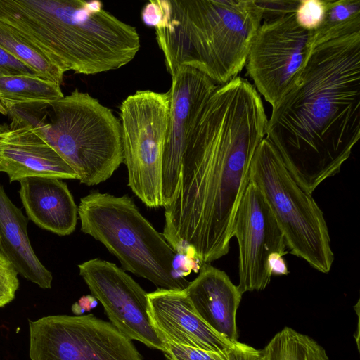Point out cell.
Here are the masks:
<instances>
[{"mask_svg":"<svg viewBox=\"0 0 360 360\" xmlns=\"http://www.w3.org/2000/svg\"><path fill=\"white\" fill-rule=\"evenodd\" d=\"M270 266L272 275H287L288 270L282 256L275 255L270 259Z\"/></svg>","mask_w":360,"mask_h":360,"instance_id":"29","label":"cell"},{"mask_svg":"<svg viewBox=\"0 0 360 360\" xmlns=\"http://www.w3.org/2000/svg\"><path fill=\"white\" fill-rule=\"evenodd\" d=\"M98 300L93 295H86L82 297L77 304L85 311H89L96 307Z\"/></svg>","mask_w":360,"mask_h":360,"instance_id":"30","label":"cell"},{"mask_svg":"<svg viewBox=\"0 0 360 360\" xmlns=\"http://www.w3.org/2000/svg\"><path fill=\"white\" fill-rule=\"evenodd\" d=\"M250 181L264 197L290 253L316 270L328 273L334 254L323 213L312 194L297 184L266 137L252 158Z\"/></svg>","mask_w":360,"mask_h":360,"instance_id":"7","label":"cell"},{"mask_svg":"<svg viewBox=\"0 0 360 360\" xmlns=\"http://www.w3.org/2000/svg\"><path fill=\"white\" fill-rule=\"evenodd\" d=\"M239 248V284L242 294L266 288L272 276V256L288 253L284 236L259 188L251 181L235 218L233 237Z\"/></svg>","mask_w":360,"mask_h":360,"instance_id":"12","label":"cell"},{"mask_svg":"<svg viewBox=\"0 0 360 360\" xmlns=\"http://www.w3.org/2000/svg\"><path fill=\"white\" fill-rule=\"evenodd\" d=\"M27 228V218L0 184V252L21 276L41 288H51L52 274L36 255Z\"/></svg>","mask_w":360,"mask_h":360,"instance_id":"18","label":"cell"},{"mask_svg":"<svg viewBox=\"0 0 360 360\" xmlns=\"http://www.w3.org/2000/svg\"><path fill=\"white\" fill-rule=\"evenodd\" d=\"M218 86L200 71L180 67L172 77L167 131L162 163V207L173 200L179 186L181 163L189 137Z\"/></svg>","mask_w":360,"mask_h":360,"instance_id":"13","label":"cell"},{"mask_svg":"<svg viewBox=\"0 0 360 360\" xmlns=\"http://www.w3.org/2000/svg\"><path fill=\"white\" fill-rule=\"evenodd\" d=\"M169 109L167 92L150 90L136 91L120 107L128 186L150 208L162 207V163Z\"/></svg>","mask_w":360,"mask_h":360,"instance_id":"8","label":"cell"},{"mask_svg":"<svg viewBox=\"0 0 360 360\" xmlns=\"http://www.w3.org/2000/svg\"><path fill=\"white\" fill-rule=\"evenodd\" d=\"M152 321L164 342L213 352L232 342L210 328L193 308L184 290L157 289L148 293Z\"/></svg>","mask_w":360,"mask_h":360,"instance_id":"15","label":"cell"},{"mask_svg":"<svg viewBox=\"0 0 360 360\" xmlns=\"http://www.w3.org/2000/svg\"><path fill=\"white\" fill-rule=\"evenodd\" d=\"M164 345L165 349L162 352L168 360H228V350L207 351L169 342H164Z\"/></svg>","mask_w":360,"mask_h":360,"instance_id":"23","label":"cell"},{"mask_svg":"<svg viewBox=\"0 0 360 360\" xmlns=\"http://www.w3.org/2000/svg\"><path fill=\"white\" fill-rule=\"evenodd\" d=\"M81 231L101 242L122 269L158 289L184 290L190 281L174 269L178 253L142 215L133 199L91 191L81 198Z\"/></svg>","mask_w":360,"mask_h":360,"instance_id":"6","label":"cell"},{"mask_svg":"<svg viewBox=\"0 0 360 360\" xmlns=\"http://www.w3.org/2000/svg\"><path fill=\"white\" fill-rule=\"evenodd\" d=\"M326 11L319 27L313 37L330 32L357 18H360V0H325Z\"/></svg>","mask_w":360,"mask_h":360,"instance_id":"22","label":"cell"},{"mask_svg":"<svg viewBox=\"0 0 360 360\" xmlns=\"http://www.w3.org/2000/svg\"><path fill=\"white\" fill-rule=\"evenodd\" d=\"M64 96L60 84L39 77H0V103L8 111L15 105L50 103Z\"/></svg>","mask_w":360,"mask_h":360,"instance_id":"19","label":"cell"},{"mask_svg":"<svg viewBox=\"0 0 360 360\" xmlns=\"http://www.w3.org/2000/svg\"><path fill=\"white\" fill-rule=\"evenodd\" d=\"M263 12L255 0H155L141 19L155 27L168 72L195 68L217 86L245 67Z\"/></svg>","mask_w":360,"mask_h":360,"instance_id":"3","label":"cell"},{"mask_svg":"<svg viewBox=\"0 0 360 360\" xmlns=\"http://www.w3.org/2000/svg\"><path fill=\"white\" fill-rule=\"evenodd\" d=\"M262 353L264 360H329L315 340L287 326L271 338Z\"/></svg>","mask_w":360,"mask_h":360,"instance_id":"21","label":"cell"},{"mask_svg":"<svg viewBox=\"0 0 360 360\" xmlns=\"http://www.w3.org/2000/svg\"><path fill=\"white\" fill-rule=\"evenodd\" d=\"M0 18L35 44L63 72L119 69L140 49L136 27L99 1L0 0Z\"/></svg>","mask_w":360,"mask_h":360,"instance_id":"4","label":"cell"},{"mask_svg":"<svg viewBox=\"0 0 360 360\" xmlns=\"http://www.w3.org/2000/svg\"><path fill=\"white\" fill-rule=\"evenodd\" d=\"M256 3L262 9V20H265L295 13L299 0L256 1Z\"/></svg>","mask_w":360,"mask_h":360,"instance_id":"27","label":"cell"},{"mask_svg":"<svg viewBox=\"0 0 360 360\" xmlns=\"http://www.w3.org/2000/svg\"><path fill=\"white\" fill-rule=\"evenodd\" d=\"M184 291L195 311L210 328L232 342L238 341L236 312L243 294L225 271L204 263Z\"/></svg>","mask_w":360,"mask_h":360,"instance_id":"16","label":"cell"},{"mask_svg":"<svg viewBox=\"0 0 360 360\" xmlns=\"http://www.w3.org/2000/svg\"><path fill=\"white\" fill-rule=\"evenodd\" d=\"M268 119L255 88L236 77L218 86L189 137L179 186L165 207L162 235L201 264L226 255Z\"/></svg>","mask_w":360,"mask_h":360,"instance_id":"1","label":"cell"},{"mask_svg":"<svg viewBox=\"0 0 360 360\" xmlns=\"http://www.w3.org/2000/svg\"><path fill=\"white\" fill-rule=\"evenodd\" d=\"M325 11V0H299L295 20L302 28L314 32L322 23Z\"/></svg>","mask_w":360,"mask_h":360,"instance_id":"24","label":"cell"},{"mask_svg":"<svg viewBox=\"0 0 360 360\" xmlns=\"http://www.w3.org/2000/svg\"><path fill=\"white\" fill-rule=\"evenodd\" d=\"M0 172L13 182L28 177L77 179L74 170L28 124H0Z\"/></svg>","mask_w":360,"mask_h":360,"instance_id":"14","label":"cell"},{"mask_svg":"<svg viewBox=\"0 0 360 360\" xmlns=\"http://www.w3.org/2000/svg\"><path fill=\"white\" fill-rule=\"evenodd\" d=\"M18 272L0 252V307L10 303L19 287Z\"/></svg>","mask_w":360,"mask_h":360,"instance_id":"25","label":"cell"},{"mask_svg":"<svg viewBox=\"0 0 360 360\" xmlns=\"http://www.w3.org/2000/svg\"><path fill=\"white\" fill-rule=\"evenodd\" d=\"M228 360H264L262 350L237 341L227 351Z\"/></svg>","mask_w":360,"mask_h":360,"instance_id":"28","label":"cell"},{"mask_svg":"<svg viewBox=\"0 0 360 360\" xmlns=\"http://www.w3.org/2000/svg\"><path fill=\"white\" fill-rule=\"evenodd\" d=\"M92 295L110 323L129 339L162 352L164 341L152 321L148 293L124 270L99 258L78 265Z\"/></svg>","mask_w":360,"mask_h":360,"instance_id":"11","label":"cell"},{"mask_svg":"<svg viewBox=\"0 0 360 360\" xmlns=\"http://www.w3.org/2000/svg\"><path fill=\"white\" fill-rule=\"evenodd\" d=\"M8 114L32 126L86 186L105 181L124 162L120 121L88 93L76 89L50 103L15 105Z\"/></svg>","mask_w":360,"mask_h":360,"instance_id":"5","label":"cell"},{"mask_svg":"<svg viewBox=\"0 0 360 360\" xmlns=\"http://www.w3.org/2000/svg\"><path fill=\"white\" fill-rule=\"evenodd\" d=\"M30 360H143L132 340L93 314L29 321Z\"/></svg>","mask_w":360,"mask_h":360,"instance_id":"9","label":"cell"},{"mask_svg":"<svg viewBox=\"0 0 360 360\" xmlns=\"http://www.w3.org/2000/svg\"><path fill=\"white\" fill-rule=\"evenodd\" d=\"M0 112L4 115H8L6 110L3 108V106L0 103Z\"/></svg>","mask_w":360,"mask_h":360,"instance_id":"31","label":"cell"},{"mask_svg":"<svg viewBox=\"0 0 360 360\" xmlns=\"http://www.w3.org/2000/svg\"><path fill=\"white\" fill-rule=\"evenodd\" d=\"M0 47L41 78L61 84L64 73L35 44L0 18Z\"/></svg>","mask_w":360,"mask_h":360,"instance_id":"20","label":"cell"},{"mask_svg":"<svg viewBox=\"0 0 360 360\" xmlns=\"http://www.w3.org/2000/svg\"><path fill=\"white\" fill-rule=\"evenodd\" d=\"M313 44V32L300 27L295 13L265 20L255 33L245 68L257 92L274 106L295 82Z\"/></svg>","mask_w":360,"mask_h":360,"instance_id":"10","label":"cell"},{"mask_svg":"<svg viewBox=\"0 0 360 360\" xmlns=\"http://www.w3.org/2000/svg\"><path fill=\"white\" fill-rule=\"evenodd\" d=\"M19 182L20 198L29 219L41 229L60 236L75 231L78 208L62 179L35 176Z\"/></svg>","mask_w":360,"mask_h":360,"instance_id":"17","label":"cell"},{"mask_svg":"<svg viewBox=\"0 0 360 360\" xmlns=\"http://www.w3.org/2000/svg\"><path fill=\"white\" fill-rule=\"evenodd\" d=\"M265 136L306 192L339 173L360 138V18L313 39Z\"/></svg>","mask_w":360,"mask_h":360,"instance_id":"2","label":"cell"},{"mask_svg":"<svg viewBox=\"0 0 360 360\" xmlns=\"http://www.w3.org/2000/svg\"><path fill=\"white\" fill-rule=\"evenodd\" d=\"M29 75L41 77L34 70L0 47V77Z\"/></svg>","mask_w":360,"mask_h":360,"instance_id":"26","label":"cell"}]
</instances>
